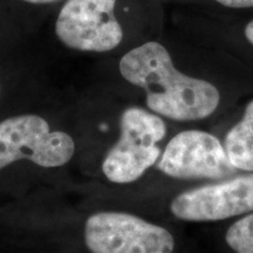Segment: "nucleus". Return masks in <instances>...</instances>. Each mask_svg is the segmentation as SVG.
Here are the masks:
<instances>
[{
	"mask_svg": "<svg viewBox=\"0 0 253 253\" xmlns=\"http://www.w3.org/2000/svg\"><path fill=\"white\" fill-rule=\"evenodd\" d=\"M245 37L249 40V42L253 46V20L246 25L245 27Z\"/></svg>",
	"mask_w": 253,
	"mask_h": 253,
	"instance_id": "11",
	"label": "nucleus"
},
{
	"mask_svg": "<svg viewBox=\"0 0 253 253\" xmlns=\"http://www.w3.org/2000/svg\"><path fill=\"white\" fill-rule=\"evenodd\" d=\"M157 168L176 179H223L236 170L219 138L198 129L173 136L161 154Z\"/></svg>",
	"mask_w": 253,
	"mask_h": 253,
	"instance_id": "6",
	"label": "nucleus"
},
{
	"mask_svg": "<svg viewBox=\"0 0 253 253\" xmlns=\"http://www.w3.org/2000/svg\"><path fill=\"white\" fill-rule=\"evenodd\" d=\"M119 67L126 81L143 88L148 108L162 118L201 121L212 115L220 103L214 84L177 71L171 55L156 41L129 50Z\"/></svg>",
	"mask_w": 253,
	"mask_h": 253,
	"instance_id": "1",
	"label": "nucleus"
},
{
	"mask_svg": "<svg viewBox=\"0 0 253 253\" xmlns=\"http://www.w3.org/2000/svg\"><path fill=\"white\" fill-rule=\"evenodd\" d=\"M75 153L74 140L63 131H52L38 115H20L0 122V170L19 160L43 168L68 163Z\"/></svg>",
	"mask_w": 253,
	"mask_h": 253,
	"instance_id": "4",
	"label": "nucleus"
},
{
	"mask_svg": "<svg viewBox=\"0 0 253 253\" xmlns=\"http://www.w3.org/2000/svg\"><path fill=\"white\" fill-rule=\"evenodd\" d=\"M223 144L236 170L253 172V100L246 104L240 121L227 131Z\"/></svg>",
	"mask_w": 253,
	"mask_h": 253,
	"instance_id": "8",
	"label": "nucleus"
},
{
	"mask_svg": "<svg viewBox=\"0 0 253 253\" xmlns=\"http://www.w3.org/2000/svg\"><path fill=\"white\" fill-rule=\"evenodd\" d=\"M225 240L236 253H253V211L239 218L227 229Z\"/></svg>",
	"mask_w": 253,
	"mask_h": 253,
	"instance_id": "9",
	"label": "nucleus"
},
{
	"mask_svg": "<svg viewBox=\"0 0 253 253\" xmlns=\"http://www.w3.org/2000/svg\"><path fill=\"white\" fill-rule=\"evenodd\" d=\"M162 116L130 107L120 119V137L104 157L102 171L110 182L126 184L137 181L160 160L158 143L166 137Z\"/></svg>",
	"mask_w": 253,
	"mask_h": 253,
	"instance_id": "2",
	"label": "nucleus"
},
{
	"mask_svg": "<svg viewBox=\"0 0 253 253\" xmlns=\"http://www.w3.org/2000/svg\"><path fill=\"white\" fill-rule=\"evenodd\" d=\"M231 8H253V0H214Z\"/></svg>",
	"mask_w": 253,
	"mask_h": 253,
	"instance_id": "10",
	"label": "nucleus"
},
{
	"mask_svg": "<svg viewBox=\"0 0 253 253\" xmlns=\"http://www.w3.org/2000/svg\"><path fill=\"white\" fill-rule=\"evenodd\" d=\"M23 1L31 2V4H49V2L58 1V0H23Z\"/></svg>",
	"mask_w": 253,
	"mask_h": 253,
	"instance_id": "12",
	"label": "nucleus"
},
{
	"mask_svg": "<svg viewBox=\"0 0 253 253\" xmlns=\"http://www.w3.org/2000/svg\"><path fill=\"white\" fill-rule=\"evenodd\" d=\"M84 242L91 253H172L175 249L166 227L116 211L91 214L84 225Z\"/></svg>",
	"mask_w": 253,
	"mask_h": 253,
	"instance_id": "3",
	"label": "nucleus"
},
{
	"mask_svg": "<svg viewBox=\"0 0 253 253\" xmlns=\"http://www.w3.org/2000/svg\"><path fill=\"white\" fill-rule=\"evenodd\" d=\"M170 211L185 221H217L253 211V172L185 190L172 199Z\"/></svg>",
	"mask_w": 253,
	"mask_h": 253,
	"instance_id": "7",
	"label": "nucleus"
},
{
	"mask_svg": "<svg viewBox=\"0 0 253 253\" xmlns=\"http://www.w3.org/2000/svg\"><path fill=\"white\" fill-rule=\"evenodd\" d=\"M116 0H68L55 24L56 36L69 48L108 52L123 39L114 14Z\"/></svg>",
	"mask_w": 253,
	"mask_h": 253,
	"instance_id": "5",
	"label": "nucleus"
}]
</instances>
